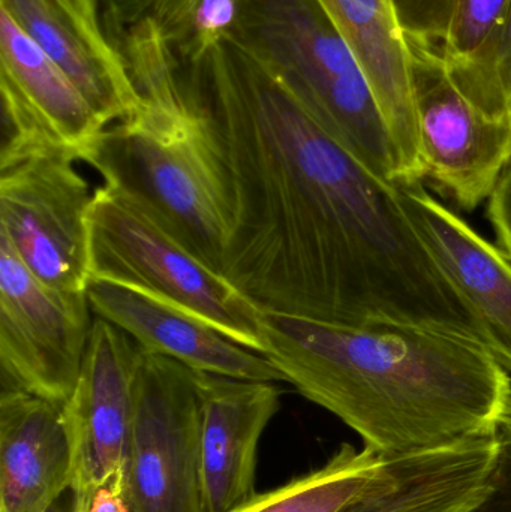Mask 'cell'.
Listing matches in <instances>:
<instances>
[{"instance_id":"obj_2","label":"cell","mask_w":511,"mask_h":512,"mask_svg":"<svg viewBox=\"0 0 511 512\" xmlns=\"http://www.w3.org/2000/svg\"><path fill=\"white\" fill-rule=\"evenodd\" d=\"M264 337L285 382L384 457L489 435L511 412L509 370L455 334L266 313Z\"/></svg>"},{"instance_id":"obj_4","label":"cell","mask_w":511,"mask_h":512,"mask_svg":"<svg viewBox=\"0 0 511 512\" xmlns=\"http://www.w3.org/2000/svg\"><path fill=\"white\" fill-rule=\"evenodd\" d=\"M228 39L357 161L401 185L398 150L368 75L320 0H243Z\"/></svg>"},{"instance_id":"obj_11","label":"cell","mask_w":511,"mask_h":512,"mask_svg":"<svg viewBox=\"0 0 511 512\" xmlns=\"http://www.w3.org/2000/svg\"><path fill=\"white\" fill-rule=\"evenodd\" d=\"M101 0H0V9L65 72L105 126L143 108L122 56L108 38Z\"/></svg>"},{"instance_id":"obj_21","label":"cell","mask_w":511,"mask_h":512,"mask_svg":"<svg viewBox=\"0 0 511 512\" xmlns=\"http://www.w3.org/2000/svg\"><path fill=\"white\" fill-rule=\"evenodd\" d=\"M243 0H143L177 65L195 62L230 38Z\"/></svg>"},{"instance_id":"obj_12","label":"cell","mask_w":511,"mask_h":512,"mask_svg":"<svg viewBox=\"0 0 511 512\" xmlns=\"http://www.w3.org/2000/svg\"><path fill=\"white\" fill-rule=\"evenodd\" d=\"M3 141L62 147L78 161L107 126L45 51L0 9Z\"/></svg>"},{"instance_id":"obj_8","label":"cell","mask_w":511,"mask_h":512,"mask_svg":"<svg viewBox=\"0 0 511 512\" xmlns=\"http://www.w3.org/2000/svg\"><path fill=\"white\" fill-rule=\"evenodd\" d=\"M87 292L69 294L35 276L0 237L2 388L63 405L83 367L93 321Z\"/></svg>"},{"instance_id":"obj_9","label":"cell","mask_w":511,"mask_h":512,"mask_svg":"<svg viewBox=\"0 0 511 512\" xmlns=\"http://www.w3.org/2000/svg\"><path fill=\"white\" fill-rule=\"evenodd\" d=\"M408 50L423 182L474 212L511 165V125L480 110L440 57L416 45Z\"/></svg>"},{"instance_id":"obj_14","label":"cell","mask_w":511,"mask_h":512,"mask_svg":"<svg viewBox=\"0 0 511 512\" xmlns=\"http://www.w3.org/2000/svg\"><path fill=\"white\" fill-rule=\"evenodd\" d=\"M204 510L228 512L255 495L261 436L281 406L273 382L195 372Z\"/></svg>"},{"instance_id":"obj_23","label":"cell","mask_w":511,"mask_h":512,"mask_svg":"<svg viewBox=\"0 0 511 512\" xmlns=\"http://www.w3.org/2000/svg\"><path fill=\"white\" fill-rule=\"evenodd\" d=\"M495 457L482 501L468 512H511V412L495 429Z\"/></svg>"},{"instance_id":"obj_26","label":"cell","mask_w":511,"mask_h":512,"mask_svg":"<svg viewBox=\"0 0 511 512\" xmlns=\"http://www.w3.org/2000/svg\"><path fill=\"white\" fill-rule=\"evenodd\" d=\"M69 512H74V511H72V508H71V511H69Z\"/></svg>"},{"instance_id":"obj_20","label":"cell","mask_w":511,"mask_h":512,"mask_svg":"<svg viewBox=\"0 0 511 512\" xmlns=\"http://www.w3.org/2000/svg\"><path fill=\"white\" fill-rule=\"evenodd\" d=\"M371 448L344 444L320 469L266 493H255L228 512H338L353 499L383 463Z\"/></svg>"},{"instance_id":"obj_3","label":"cell","mask_w":511,"mask_h":512,"mask_svg":"<svg viewBox=\"0 0 511 512\" xmlns=\"http://www.w3.org/2000/svg\"><path fill=\"white\" fill-rule=\"evenodd\" d=\"M81 161L224 274L230 237L224 177L203 123L182 96L170 104L143 102L135 116L107 126Z\"/></svg>"},{"instance_id":"obj_24","label":"cell","mask_w":511,"mask_h":512,"mask_svg":"<svg viewBox=\"0 0 511 512\" xmlns=\"http://www.w3.org/2000/svg\"><path fill=\"white\" fill-rule=\"evenodd\" d=\"M488 218L498 245L511 261V165L489 198Z\"/></svg>"},{"instance_id":"obj_18","label":"cell","mask_w":511,"mask_h":512,"mask_svg":"<svg viewBox=\"0 0 511 512\" xmlns=\"http://www.w3.org/2000/svg\"><path fill=\"white\" fill-rule=\"evenodd\" d=\"M362 63L398 150L401 185L423 183L410 50L393 0H320Z\"/></svg>"},{"instance_id":"obj_7","label":"cell","mask_w":511,"mask_h":512,"mask_svg":"<svg viewBox=\"0 0 511 512\" xmlns=\"http://www.w3.org/2000/svg\"><path fill=\"white\" fill-rule=\"evenodd\" d=\"M134 396L125 478L129 510L206 512L194 370L140 348Z\"/></svg>"},{"instance_id":"obj_5","label":"cell","mask_w":511,"mask_h":512,"mask_svg":"<svg viewBox=\"0 0 511 512\" xmlns=\"http://www.w3.org/2000/svg\"><path fill=\"white\" fill-rule=\"evenodd\" d=\"M89 280L126 286L168 301L245 348L266 352V313L224 274L105 185L96 189L90 209Z\"/></svg>"},{"instance_id":"obj_25","label":"cell","mask_w":511,"mask_h":512,"mask_svg":"<svg viewBox=\"0 0 511 512\" xmlns=\"http://www.w3.org/2000/svg\"><path fill=\"white\" fill-rule=\"evenodd\" d=\"M83 512H131V510L122 490L113 486H104L96 490Z\"/></svg>"},{"instance_id":"obj_13","label":"cell","mask_w":511,"mask_h":512,"mask_svg":"<svg viewBox=\"0 0 511 512\" xmlns=\"http://www.w3.org/2000/svg\"><path fill=\"white\" fill-rule=\"evenodd\" d=\"M92 312L125 331L141 349L194 372L245 381L285 382L272 361L234 342L182 307L102 280L87 285Z\"/></svg>"},{"instance_id":"obj_1","label":"cell","mask_w":511,"mask_h":512,"mask_svg":"<svg viewBox=\"0 0 511 512\" xmlns=\"http://www.w3.org/2000/svg\"><path fill=\"white\" fill-rule=\"evenodd\" d=\"M176 77L224 177V276L261 312L482 336L398 186L333 140L266 66L225 39Z\"/></svg>"},{"instance_id":"obj_16","label":"cell","mask_w":511,"mask_h":512,"mask_svg":"<svg viewBox=\"0 0 511 512\" xmlns=\"http://www.w3.org/2000/svg\"><path fill=\"white\" fill-rule=\"evenodd\" d=\"M494 433L434 450L384 457L369 483L338 512L470 511L488 487Z\"/></svg>"},{"instance_id":"obj_19","label":"cell","mask_w":511,"mask_h":512,"mask_svg":"<svg viewBox=\"0 0 511 512\" xmlns=\"http://www.w3.org/2000/svg\"><path fill=\"white\" fill-rule=\"evenodd\" d=\"M393 5L407 44L458 69L488 44L509 0H393Z\"/></svg>"},{"instance_id":"obj_22","label":"cell","mask_w":511,"mask_h":512,"mask_svg":"<svg viewBox=\"0 0 511 512\" xmlns=\"http://www.w3.org/2000/svg\"><path fill=\"white\" fill-rule=\"evenodd\" d=\"M449 72L480 110L511 125V0L479 56Z\"/></svg>"},{"instance_id":"obj_6","label":"cell","mask_w":511,"mask_h":512,"mask_svg":"<svg viewBox=\"0 0 511 512\" xmlns=\"http://www.w3.org/2000/svg\"><path fill=\"white\" fill-rule=\"evenodd\" d=\"M62 147L3 141L0 237L42 282L69 294L89 285V215L95 192Z\"/></svg>"},{"instance_id":"obj_15","label":"cell","mask_w":511,"mask_h":512,"mask_svg":"<svg viewBox=\"0 0 511 512\" xmlns=\"http://www.w3.org/2000/svg\"><path fill=\"white\" fill-rule=\"evenodd\" d=\"M399 201L414 230L488 330L495 357L511 373V261L503 249L426 192L399 185Z\"/></svg>"},{"instance_id":"obj_10","label":"cell","mask_w":511,"mask_h":512,"mask_svg":"<svg viewBox=\"0 0 511 512\" xmlns=\"http://www.w3.org/2000/svg\"><path fill=\"white\" fill-rule=\"evenodd\" d=\"M138 351L125 331L102 318L93 321L80 376L62 405L72 448L74 512L86 510L101 487L125 493Z\"/></svg>"},{"instance_id":"obj_17","label":"cell","mask_w":511,"mask_h":512,"mask_svg":"<svg viewBox=\"0 0 511 512\" xmlns=\"http://www.w3.org/2000/svg\"><path fill=\"white\" fill-rule=\"evenodd\" d=\"M72 487V448L62 405L0 394V512H51Z\"/></svg>"}]
</instances>
